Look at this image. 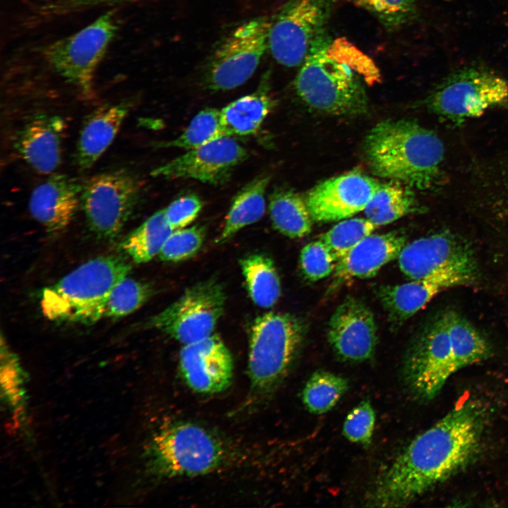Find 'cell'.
<instances>
[{
    "label": "cell",
    "instance_id": "cell-33",
    "mask_svg": "<svg viewBox=\"0 0 508 508\" xmlns=\"http://www.w3.org/2000/svg\"><path fill=\"white\" fill-rule=\"evenodd\" d=\"M227 135L221 120L220 111L207 108L197 114L186 129L175 139L162 146L190 150Z\"/></svg>",
    "mask_w": 508,
    "mask_h": 508
},
{
    "label": "cell",
    "instance_id": "cell-1",
    "mask_svg": "<svg viewBox=\"0 0 508 508\" xmlns=\"http://www.w3.org/2000/svg\"><path fill=\"white\" fill-rule=\"evenodd\" d=\"M487 421L479 401L456 406L416 436L380 476L372 506H405L471 463L478 454Z\"/></svg>",
    "mask_w": 508,
    "mask_h": 508
},
{
    "label": "cell",
    "instance_id": "cell-6",
    "mask_svg": "<svg viewBox=\"0 0 508 508\" xmlns=\"http://www.w3.org/2000/svg\"><path fill=\"white\" fill-rule=\"evenodd\" d=\"M229 456L221 439L199 425L186 422L162 429L150 448L153 471L169 478L214 472L225 465Z\"/></svg>",
    "mask_w": 508,
    "mask_h": 508
},
{
    "label": "cell",
    "instance_id": "cell-16",
    "mask_svg": "<svg viewBox=\"0 0 508 508\" xmlns=\"http://www.w3.org/2000/svg\"><path fill=\"white\" fill-rule=\"evenodd\" d=\"M380 183L353 171L327 179L313 187L306 201L313 221L327 222L363 211Z\"/></svg>",
    "mask_w": 508,
    "mask_h": 508
},
{
    "label": "cell",
    "instance_id": "cell-28",
    "mask_svg": "<svg viewBox=\"0 0 508 508\" xmlns=\"http://www.w3.org/2000/svg\"><path fill=\"white\" fill-rule=\"evenodd\" d=\"M246 288L253 303L262 308L272 307L281 295L280 279L272 260L262 253L240 260Z\"/></svg>",
    "mask_w": 508,
    "mask_h": 508
},
{
    "label": "cell",
    "instance_id": "cell-24",
    "mask_svg": "<svg viewBox=\"0 0 508 508\" xmlns=\"http://www.w3.org/2000/svg\"><path fill=\"white\" fill-rule=\"evenodd\" d=\"M269 78L270 73H265L255 92L230 102L220 111L227 135H247L258 131L274 106L270 94Z\"/></svg>",
    "mask_w": 508,
    "mask_h": 508
},
{
    "label": "cell",
    "instance_id": "cell-18",
    "mask_svg": "<svg viewBox=\"0 0 508 508\" xmlns=\"http://www.w3.org/2000/svg\"><path fill=\"white\" fill-rule=\"evenodd\" d=\"M179 365L181 375L193 391L212 394L226 389L233 377L231 354L219 335L183 345Z\"/></svg>",
    "mask_w": 508,
    "mask_h": 508
},
{
    "label": "cell",
    "instance_id": "cell-10",
    "mask_svg": "<svg viewBox=\"0 0 508 508\" xmlns=\"http://www.w3.org/2000/svg\"><path fill=\"white\" fill-rule=\"evenodd\" d=\"M448 328V311L436 316L415 340L406 356L403 381L416 399L429 401L459 371Z\"/></svg>",
    "mask_w": 508,
    "mask_h": 508
},
{
    "label": "cell",
    "instance_id": "cell-25",
    "mask_svg": "<svg viewBox=\"0 0 508 508\" xmlns=\"http://www.w3.org/2000/svg\"><path fill=\"white\" fill-rule=\"evenodd\" d=\"M270 175L258 176L233 199L217 243H224L243 227L260 220L265 212V192Z\"/></svg>",
    "mask_w": 508,
    "mask_h": 508
},
{
    "label": "cell",
    "instance_id": "cell-39",
    "mask_svg": "<svg viewBox=\"0 0 508 508\" xmlns=\"http://www.w3.org/2000/svg\"><path fill=\"white\" fill-rule=\"evenodd\" d=\"M202 205L198 195L189 194L174 200L163 210L169 224L176 230L189 225L198 216Z\"/></svg>",
    "mask_w": 508,
    "mask_h": 508
},
{
    "label": "cell",
    "instance_id": "cell-26",
    "mask_svg": "<svg viewBox=\"0 0 508 508\" xmlns=\"http://www.w3.org/2000/svg\"><path fill=\"white\" fill-rule=\"evenodd\" d=\"M421 210L411 188L399 181L381 183L363 210L377 226L392 223Z\"/></svg>",
    "mask_w": 508,
    "mask_h": 508
},
{
    "label": "cell",
    "instance_id": "cell-9",
    "mask_svg": "<svg viewBox=\"0 0 508 508\" xmlns=\"http://www.w3.org/2000/svg\"><path fill=\"white\" fill-rule=\"evenodd\" d=\"M271 21L266 16L252 18L222 40L205 62L203 85L210 90L226 91L245 83L268 50Z\"/></svg>",
    "mask_w": 508,
    "mask_h": 508
},
{
    "label": "cell",
    "instance_id": "cell-8",
    "mask_svg": "<svg viewBox=\"0 0 508 508\" xmlns=\"http://www.w3.org/2000/svg\"><path fill=\"white\" fill-rule=\"evenodd\" d=\"M118 29L116 10H108L78 32L48 45L45 59L84 99H91L96 69Z\"/></svg>",
    "mask_w": 508,
    "mask_h": 508
},
{
    "label": "cell",
    "instance_id": "cell-17",
    "mask_svg": "<svg viewBox=\"0 0 508 508\" xmlns=\"http://www.w3.org/2000/svg\"><path fill=\"white\" fill-rule=\"evenodd\" d=\"M327 340L335 354L343 361L362 362L370 359L377 341L373 312L361 300L346 298L330 318Z\"/></svg>",
    "mask_w": 508,
    "mask_h": 508
},
{
    "label": "cell",
    "instance_id": "cell-19",
    "mask_svg": "<svg viewBox=\"0 0 508 508\" xmlns=\"http://www.w3.org/2000/svg\"><path fill=\"white\" fill-rule=\"evenodd\" d=\"M83 185L65 174H52L36 186L29 199L32 217L50 234L64 231L72 222Z\"/></svg>",
    "mask_w": 508,
    "mask_h": 508
},
{
    "label": "cell",
    "instance_id": "cell-34",
    "mask_svg": "<svg viewBox=\"0 0 508 508\" xmlns=\"http://www.w3.org/2000/svg\"><path fill=\"white\" fill-rule=\"evenodd\" d=\"M370 13L389 31L399 30L417 16V0H349Z\"/></svg>",
    "mask_w": 508,
    "mask_h": 508
},
{
    "label": "cell",
    "instance_id": "cell-35",
    "mask_svg": "<svg viewBox=\"0 0 508 508\" xmlns=\"http://www.w3.org/2000/svg\"><path fill=\"white\" fill-rule=\"evenodd\" d=\"M377 227L367 218L349 219L337 224L319 239L326 245L337 261L363 238L372 234Z\"/></svg>",
    "mask_w": 508,
    "mask_h": 508
},
{
    "label": "cell",
    "instance_id": "cell-31",
    "mask_svg": "<svg viewBox=\"0 0 508 508\" xmlns=\"http://www.w3.org/2000/svg\"><path fill=\"white\" fill-rule=\"evenodd\" d=\"M450 341L459 370L486 359L491 353L489 342L466 318L448 311Z\"/></svg>",
    "mask_w": 508,
    "mask_h": 508
},
{
    "label": "cell",
    "instance_id": "cell-30",
    "mask_svg": "<svg viewBox=\"0 0 508 508\" xmlns=\"http://www.w3.org/2000/svg\"><path fill=\"white\" fill-rule=\"evenodd\" d=\"M152 294L153 289L149 284L126 277L119 282L95 308L87 324L103 318L128 315L143 306Z\"/></svg>",
    "mask_w": 508,
    "mask_h": 508
},
{
    "label": "cell",
    "instance_id": "cell-12",
    "mask_svg": "<svg viewBox=\"0 0 508 508\" xmlns=\"http://www.w3.org/2000/svg\"><path fill=\"white\" fill-rule=\"evenodd\" d=\"M140 192L135 176L124 169L91 177L83 185L80 200L90 231L101 238H115L134 210Z\"/></svg>",
    "mask_w": 508,
    "mask_h": 508
},
{
    "label": "cell",
    "instance_id": "cell-38",
    "mask_svg": "<svg viewBox=\"0 0 508 508\" xmlns=\"http://www.w3.org/2000/svg\"><path fill=\"white\" fill-rule=\"evenodd\" d=\"M336 260L320 239L303 246L300 253L301 270L305 277L311 282L318 281L334 272Z\"/></svg>",
    "mask_w": 508,
    "mask_h": 508
},
{
    "label": "cell",
    "instance_id": "cell-7",
    "mask_svg": "<svg viewBox=\"0 0 508 508\" xmlns=\"http://www.w3.org/2000/svg\"><path fill=\"white\" fill-rule=\"evenodd\" d=\"M439 118L455 125L508 103V80L485 68L468 66L448 75L425 99Z\"/></svg>",
    "mask_w": 508,
    "mask_h": 508
},
{
    "label": "cell",
    "instance_id": "cell-27",
    "mask_svg": "<svg viewBox=\"0 0 508 508\" xmlns=\"http://www.w3.org/2000/svg\"><path fill=\"white\" fill-rule=\"evenodd\" d=\"M270 218L274 227L286 236L302 238L310 231L313 218L306 198L290 190H276L269 202Z\"/></svg>",
    "mask_w": 508,
    "mask_h": 508
},
{
    "label": "cell",
    "instance_id": "cell-21",
    "mask_svg": "<svg viewBox=\"0 0 508 508\" xmlns=\"http://www.w3.org/2000/svg\"><path fill=\"white\" fill-rule=\"evenodd\" d=\"M406 237L401 231L370 234L336 262L334 283L375 276L386 264L397 258Z\"/></svg>",
    "mask_w": 508,
    "mask_h": 508
},
{
    "label": "cell",
    "instance_id": "cell-37",
    "mask_svg": "<svg viewBox=\"0 0 508 508\" xmlns=\"http://www.w3.org/2000/svg\"><path fill=\"white\" fill-rule=\"evenodd\" d=\"M375 412L368 400H363L347 414L342 428L349 442L368 447L372 442L375 425Z\"/></svg>",
    "mask_w": 508,
    "mask_h": 508
},
{
    "label": "cell",
    "instance_id": "cell-20",
    "mask_svg": "<svg viewBox=\"0 0 508 508\" xmlns=\"http://www.w3.org/2000/svg\"><path fill=\"white\" fill-rule=\"evenodd\" d=\"M65 129L66 123L61 117L37 115L18 131L14 147L37 172L52 174L61 163Z\"/></svg>",
    "mask_w": 508,
    "mask_h": 508
},
{
    "label": "cell",
    "instance_id": "cell-3",
    "mask_svg": "<svg viewBox=\"0 0 508 508\" xmlns=\"http://www.w3.org/2000/svg\"><path fill=\"white\" fill-rule=\"evenodd\" d=\"M363 152L377 176L425 190L440 180L444 145L433 131L411 119H387L367 134Z\"/></svg>",
    "mask_w": 508,
    "mask_h": 508
},
{
    "label": "cell",
    "instance_id": "cell-22",
    "mask_svg": "<svg viewBox=\"0 0 508 508\" xmlns=\"http://www.w3.org/2000/svg\"><path fill=\"white\" fill-rule=\"evenodd\" d=\"M130 108L129 102L105 104L86 116L75 153V163L80 170L91 168L110 146Z\"/></svg>",
    "mask_w": 508,
    "mask_h": 508
},
{
    "label": "cell",
    "instance_id": "cell-15",
    "mask_svg": "<svg viewBox=\"0 0 508 508\" xmlns=\"http://www.w3.org/2000/svg\"><path fill=\"white\" fill-rule=\"evenodd\" d=\"M247 155L246 150L238 142L231 136H224L155 169L152 176L221 184L229 179L233 169Z\"/></svg>",
    "mask_w": 508,
    "mask_h": 508
},
{
    "label": "cell",
    "instance_id": "cell-36",
    "mask_svg": "<svg viewBox=\"0 0 508 508\" xmlns=\"http://www.w3.org/2000/svg\"><path fill=\"white\" fill-rule=\"evenodd\" d=\"M205 234L204 228L197 225L174 230L158 254L159 258L172 262L190 258L201 248Z\"/></svg>",
    "mask_w": 508,
    "mask_h": 508
},
{
    "label": "cell",
    "instance_id": "cell-13",
    "mask_svg": "<svg viewBox=\"0 0 508 508\" xmlns=\"http://www.w3.org/2000/svg\"><path fill=\"white\" fill-rule=\"evenodd\" d=\"M333 0H289L272 19L268 50L279 64L301 66L316 38L325 32Z\"/></svg>",
    "mask_w": 508,
    "mask_h": 508
},
{
    "label": "cell",
    "instance_id": "cell-14",
    "mask_svg": "<svg viewBox=\"0 0 508 508\" xmlns=\"http://www.w3.org/2000/svg\"><path fill=\"white\" fill-rule=\"evenodd\" d=\"M397 259L401 271L412 280L448 275L470 285L478 277V265L468 243L447 231L406 243Z\"/></svg>",
    "mask_w": 508,
    "mask_h": 508
},
{
    "label": "cell",
    "instance_id": "cell-29",
    "mask_svg": "<svg viewBox=\"0 0 508 508\" xmlns=\"http://www.w3.org/2000/svg\"><path fill=\"white\" fill-rule=\"evenodd\" d=\"M173 231L161 210L129 233L121 241V248L135 262H147L159 253Z\"/></svg>",
    "mask_w": 508,
    "mask_h": 508
},
{
    "label": "cell",
    "instance_id": "cell-5",
    "mask_svg": "<svg viewBox=\"0 0 508 508\" xmlns=\"http://www.w3.org/2000/svg\"><path fill=\"white\" fill-rule=\"evenodd\" d=\"M131 270L130 263L120 255L88 260L42 290V313L52 321L87 324L95 308Z\"/></svg>",
    "mask_w": 508,
    "mask_h": 508
},
{
    "label": "cell",
    "instance_id": "cell-11",
    "mask_svg": "<svg viewBox=\"0 0 508 508\" xmlns=\"http://www.w3.org/2000/svg\"><path fill=\"white\" fill-rule=\"evenodd\" d=\"M225 302L223 285L214 278L208 279L186 289L179 299L151 317L146 327L183 345L194 343L213 334Z\"/></svg>",
    "mask_w": 508,
    "mask_h": 508
},
{
    "label": "cell",
    "instance_id": "cell-2",
    "mask_svg": "<svg viewBox=\"0 0 508 508\" xmlns=\"http://www.w3.org/2000/svg\"><path fill=\"white\" fill-rule=\"evenodd\" d=\"M377 67L344 40H333L327 30L313 43L301 65L294 85L309 107L336 115H359L367 111L363 81L378 82Z\"/></svg>",
    "mask_w": 508,
    "mask_h": 508
},
{
    "label": "cell",
    "instance_id": "cell-4",
    "mask_svg": "<svg viewBox=\"0 0 508 508\" xmlns=\"http://www.w3.org/2000/svg\"><path fill=\"white\" fill-rule=\"evenodd\" d=\"M305 335L296 317L270 312L256 318L249 335V403L269 398L282 384L295 361Z\"/></svg>",
    "mask_w": 508,
    "mask_h": 508
},
{
    "label": "cell",
    "instance_id": "cell-23",
    "mask_svg": "<svg viewBox=\"0 0 508 508\" xmlns=\"http://www.w3.org/2000/svg\"><path fill=\"white\" fill-rule=\"evenodd\" d=\"M462 285L454 277L437 275L402 284L382 286L378 290V296L391 321L400 324L443 290Z\"/></svg>",
    "mask_w": 508,
    "mask_h": 508
},
{
    "label": "cell",
    "instance_id": "cell-32",
    "mask_svg": "<svg viewBox=\"0 0 508 508\" xmlns=\"http://www.w3.org/2000/svg\"><path fill=\"white\" fill-rule=\"evenodd\" d=\"M349 386L346 378L332 372L318 370L306 382L302 401L310 413H325L336 406Z\"/></svg>",
    "mask_w": 508,
    "mask_h": 508
}]
</instances>
